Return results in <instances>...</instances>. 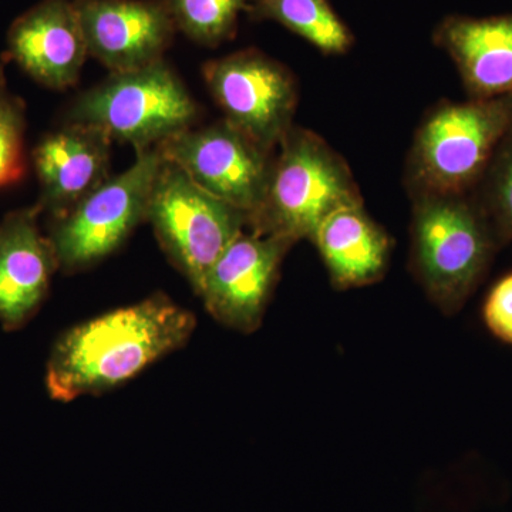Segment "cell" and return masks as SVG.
<instances>
[{"label":"cell","mask_w":512,"mask_h":512,"mask_svg":"<svg viewBox=\"0 0 512 512\" xmlns=\"http://www.w3.org/2000/svg\"><path fill=\"white\" fill-rule=\"evenodd\" d=\"M197 328L194 313L164 293L114 309L59 336L46 366L50 399L99 396L183 348Z\"/></svg>","instance_id":"obj_1"},{"label":"cell","mask_w":512,"mask_h":512,"mask_svg":"<svg viewBox=\"0 0 512 512\" xmlns=\"http://www.w3.org/2000/svg\"><path fill=\"white\" fill-rule=\"evenodd\" d=\"M293 245L274 235L242 232L211 266L197 293L212 318L241 333L261 328L282 262Z\"/></svg>","instance_id":"obj_10"},{"label":"cell","mask_w":512,"mask_h":512,"mask_svg":"<svg viewBox=\"0 0 512 512\" xmlns=\"http://www.w3.org/2000/svg\"><path fill=\"white\" fill-rule=\"evenodd\" d=\"M511 128L512 97L441 104L414 137L409 160L414 195H466Z\"/></svg>","instance_id":"obj_4"},{"label":"cell","mask_w":512,"mask_h":512,"mask_svg":"<svg viewBox=\"0 0 512 512\" xmlns=\"http://www.w3.org/2000/svg\"><path fill=\"white\" fill-rule=\"evenodd\" d=\"M89 56L111 73L163 60L177 26L164 0H74Z\"/></svg>","instance_id":"obj_11"},{"label":"cell","mask_w":512,"mask_h":512,"mask_svg":"<svg viewBox=\"0 0 512 512\" xmlns=\"http://www.w3.org/2000/svg\"><path fill=\"white\" fill-rule=\"evenodd\" d=\"M146 221L175 268L198 293L211 266L245 232L249 217L163 158L151 188Z\"/></svg>","instance_id":"obj_6"},{"label":"cell","mask_w":512,"mask_h":512,"mask_svg":"<svg viewBox=\"0 0 512 512\" xmlns=\"http://www.w3.org/2000/svg\"><path fill=\"white\" fill-rule=\"evenodd\" d=\"M433 39L456 63L473 99L512 97V13L490 18L447 16Z\"/></svg>","instance_id":"obj_15"},{"label":"cell","mask_w":512,"mask_h":512,"mask_svg":"<svg viewBox=\"0 0 512 512\" xmlns=\"http://www.w3.org/2000/svg\"><path fill=\"white\" fill-rule=\"evenodd\" d=\"M497 248L487 218L467 195H414L412 271L444 313L463 308Z\"/></svg>","instance_id":"obj_3"},{"label":"cell","mask_w":512,"mask_h":512,"mask_svg":"<svg viewBox=\"0 0 512 512\" xmlns=\"http://www.w3.org/2000/svg\"><path fill=\"white\" fill-rule=\"evenodd\" d=\"M8 56L42 86H74L89 56L74 0H42L19 16L9 29Z\"/></svg>","instance_id":"obj_13"},{"label":"cell","mask_w":512,"mask_h":512,"mask_svg":"<svg viewBox=\"0 0 512 512\" xmlns=\"http://www.w3.org/2000/svg\"><path fill=\"white\" fill-rule=\"evenodd\" d=\"M164 160L180 167L205 191L234 205L248 217L264 201L275 153L221 120L188 128L156 147Z\"/></svg>","instance_id":"obj_9"},{"label":"cell","mask_w":512,"mask_h":512,"mask_svg":"<svg viewBox=\"0 0 512 512\" xmlns=\"http://www.w3.org/2000/svg\"><path fill=\"white\" fill-rule=\"evenodd\" d=\"M198 107L180 77L163 60L111 73L73 104L69 121L100 128L136 151L160 146L194 126Z\"/></svg>","instance_id":"obj_5"},{"label":"cell","mask_w":512,"mask_h":512,"mask_svg":"<svg viewBox=\"0 0 512 512\" xmlns=\"http://www.w3.org/2000/svg\"><path fill=\"white\" fill-rule=\"evenodd\" d=\"M25 131V104L10 92L0 64V190L25 177Z\"/></svg>","instance_id":"obj_20"},{"label":"cell","mask_w":512,"mask_h":512,"mask_svg":"<svg viewBox=\"0 0 512 512\" xmlns=\"http://www.w3.org/2000/svg\"><path fill=\"white\" fill-rule=\"evenodd\" d=\"M247 13L255 20H274L325 55H343L355 45L329 0H254Z\"/></svg>","instance_id":"obj_17"},{"label":"cell","mask_w":512,"mask_h":512,"mask_svg":"<svg viewBox=\"0 0 512 512\" xmlns=\"http://www.w3.org/2000/svg\"><path fill=\"white\" fill-rule=\"evenodd\" d=\"M111 141L100 128L73 121L40 140L32 157L43 211L59 217L109 180Z\"/></svg>","instance_id":"obj_14"},{"label":"cell","mask_w":512,"mask_h":512,"mask_svg":"<svg viewBox=\"0 0 512 512\" xmlns=\"http://www.w3.org/2000/svg\"><path fill=\"white\" fill-rule=\"evenodd\" d=\"M178 32L202 46H218L237 32L239 15L254 0H164Z\"/></svg>","instance_id":"obj_18"},{"label":"cell","mask_w":512,"mask_h":512,"mask_svg":"<svg viewBox=\"0 0 512 512\" xmlns=\"http://www.w3.org/2000/svg\"><path fill=\"white\" fill-rule=\"evenodd\" d=\"M42 211L37 204L0 222V325L8 332L33 319L60 269L52 241L39 227Z\"/></svg>","instance_id":"obj_12"},{"label":"cell","mask_w":512,"mask_h":512,"mask_svg":"<svg viewBox=\"0 0 512 512\" xmlns=\"http://www.w3.org/2000/svg\"><path fill=\"white\" fill-rule=\"evenodd\" d=\"M363 202L348 164L318 134L293 126L275 150L264 201L248 228L261 235L311 239L333 211Z\"/></svg>","instance_id":"obj_2"},{"label":"cell","mask_w":512,"mask_h":512,"mask_svg":"<svg viewBox=\"0 0 512 512\" xmlns=\"http://www.w3.org/2000/svg\"><path fill=\"white\" fill-rule=\"evenodd\" d=\"M202 74L225 120L275 153L298 104L295 77L284 64L245 49L205 63Z\"/></svg>","instance_id":"obj_8"},{"label":"cell","mask_w":512,"mask_h":512,"mask_svg":"<svg viewBox=\"0 0 512 512\" xmlns=\"http://www.w3.org/2000/svg\"><path fill=\"white\" fill-rule=\"evenodd\" d=\"M163 157L157 148L137 151L136 163L53 218L49 238L60 269L67 274L90 268L113 254L146 221L151 188Z\"/></svg>","instance_id":"obj_7"},{"label":"cell","mask_w":512,"mask_h":512,"mask_svg":"<svg viewBox=\"0 0 512 512\" xmlns=\"http://www.w3.org/2000/svg\"><path fill=\"white\" fill-rule=\"evenodd\" d=\"M484 177V198L478 207L493 229L498 247H503L512 241V128L495 151Z\"/></svg>","instance_id":"obj_19"},{"label":"cell","mask_w":512,"mask_h":512,"mask_svg":"<svg viewBox=\"0 0 512 512\" xmlns=\"http://www.w3.org/2000/svg\"><path fill=\"white\" fill-rule=\"evenodd\" d=\"M483 318L495 338L512 345V272L501 278L488 292Z\"/></svg>","instance_id":"obj_21"},{"label":"cell","mask_w":512,"mask_h":512,"mask_svg":"<svg viewBox=\"0 0 512 512\" xmlns=\"http://www.w3.org/2000/svg\"><path fill=\"white\" fill-rule=\"evenodd\" d=\"M311 241L328 268L330 281L339 289L380 281L392 254V238L369 217L363 202L333 211Z\"/></svg>","instance_id":"obj_16"}]
</instances>
